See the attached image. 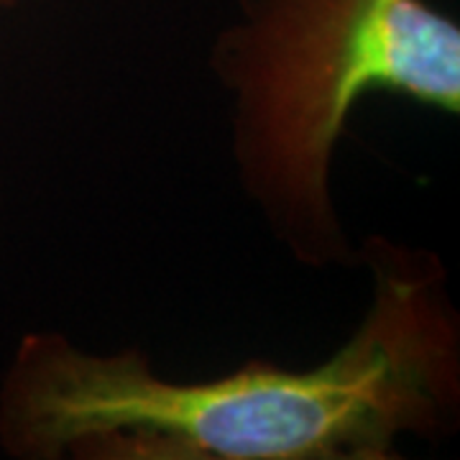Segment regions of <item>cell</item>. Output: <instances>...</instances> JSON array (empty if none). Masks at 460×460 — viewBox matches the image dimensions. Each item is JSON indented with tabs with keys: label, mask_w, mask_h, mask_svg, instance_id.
<instances>
[{
	"label": "cell",
	"mask_w": 460,
	"mask_h": 460,
	"mask_svg": "<svg viewBox=\"0 0 460 460\" xmlns=\"http://www.w3.org/2000/svg\"><path fill=\"white\" fill-rule=\"evenodd\" d=\"M368 296L313 366L248 361L174 378L144 348L95 350L29 330L0 376V450L13 460H399L460 425V313L425 246L361 241Z\"/></svg>",
	"instance_id": "6da1fadb"
},
{
	"label": "cell",
	"mask_w": 460,
	"mask_h": 460,
	"mask_svg": "<svg viewBox=\"0 0 460 460\" xmlns=\"http://www.w3.org/2000/svg\"><path fill=\"white\" fill-rule=\"evenodd\" d=\"M18 3H23V0H0V8H11V5H18Z\"/></svg>",
	"instance_id": "3957f363"
},
{
	"label": "cell",
	"mask_w": 460,
	"mask_h": 460,
	"mask_svg": "<svg viewBox=\"0 0 460 460\" xmlns=\"http://www.w3.org/2000/svg\"><path fill=\"white\" fill-rule=\"evenodd\" d=\"M208 66L228 98L238 190L310 271L358 269L335 156L363 100L460 111V26L429 0H235Z\"/></svg>",
	"instance_id": "7a4b0ae2"
}]
</instances>
